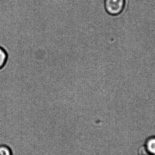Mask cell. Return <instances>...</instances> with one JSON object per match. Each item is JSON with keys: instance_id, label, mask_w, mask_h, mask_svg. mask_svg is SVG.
Masks as SVG:
<instances>
[{"instance_id": "cell-2", "label": "cell", "mask_w": 155, "mask_h": 155, "mask_svg": "<svg viewBox=\"0 0 155 155\" xmlns=\"http://www.w3.org/2000/svg\"><path fill=\"white\" fill-rule=\"evenodd\" d=\"M148 155H155V136L148 137L144 145Z\"/></svg>"}, {"instance_id": "cell-1", "label": "cell", "mask_w": 155, "mask_h": 155, "mask_svg": "<svg viewBox=\"0 0 155 155\" xmlns=\"http://www.w3.org/2000/svg\"><path fill=\"white\" fill-rule=\"evenodd\" d=\"M125 5V0H105L106 10L111 15L120 14L124 10Z\"/></svg>"}, {"instance_id": "cell-3", "label": "cell", "mask_w": 155, "mask_h": 155, "mask_svg": "<svg viewBox=\"0 0 155 155\" xmlns=\"http://www.w3.org/2000/svg\"><path fill=\"white\" fill-rule=\"evenodd\" d=\"M8 54L6 51L0 46V70L2 69L7 62Z\"/></svg>"}, {"instance_id": "cell-6", "label": "cell", "mask_w": 155, "mask_h": 155, "mask_svg": "<svg viewBox=\"0 0 155 155\" xmlns=\"http://www.w3.org/2000/svg\"></svg>"}, {"instance_id": "cell-4", "label": "cell", "mask_w": 155, "mask_h": 155, "mask_svg": "<svg viewBox=\"0 0 155 155\" xmlns=\"http://www.w3.org/2000/svg\"><path fill=\"white\" fill-rule=\"evenodd\" d=\"M0 155H13V152L10 147L5 144L0 145Z\"/></svg>"}, {"instance_id": "cell-5", "label": "cell", "mask_w": 155, "mask_h": 155, "mask_svg": "<svg viewBox=\"0 0 155 155\" xmlns=\"http://www.w3.org/2000/svg\"><path fill=\"white\" fill-rule=\"evenodd\" d=\"M138 153L139 155H148L144 146L140 147V149L138 150Z\"/></svg>"}]
</instances>
